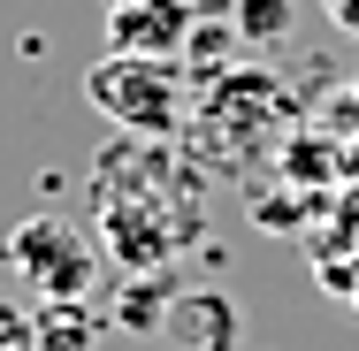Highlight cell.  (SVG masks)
Returning <instances> with one entry per match:
<instances>
[{"label":"cell","mask_w":359,"mask_h":351,"mask_svg":"<svg viewBox=\"0 0 359 351\" xmlns=\"http://www.w3.org/2000/svg\"><path fill=\"white\" fill-rule=\"evenodd\" d=\"M168 138H130L107 153V168L92 176V207H100V245L107 260H123L130 275H161L191 237H199V184L184 176Z\"/></svg>","instance_id":"obj_1"},{"label":"cell","mask_w":359,"mask_h":351,"mask_svg":"<svg viewBox=\"0 0 359 351\" xmlns=\"http://www.w3.org/2000/svg\"><path fill=\"white\" fill-rule=\"evenodd\" d=\"M84 99L123 138H176L191 115V76L184 62H153V54H100L84 69Z\"/></svg>","instance_id":"obj_2"},{"label":"cell","mask_w":359,"mask_h":351,"mask_svg":"<svg viewBox=\"0 0 359 351\" xmlns=\"http://www.w3.org/2000/svg\"><path fill=\"white\" fill-rule=\"evenodd\" d=\"M8 275L31 282L39 298H84L100 275V245L62 214H31L8 229Z\"/></svg>","instance_id":"obj_3"},{"label":"cell","mask_w":359,"mask_h":351,"mask_svg":"<svg viewBox=\"0 0 359 351\" xmlns=\"http://www.w3.org/2000/svg\"><path fill=\"white\" fill-rule=\"evenodd\" d=\"M191 23H199V0H107V54L176 62Z\"/></svg>","instance_id":"obj_4"},{"label":"cell","mask_w":359,"mask_h":351,"mask_svg":"<svg viewBox=\"0 0 359 351\" xmlns=\"http://www.w3.org/2000/svg\"><path fill=\"white\" fill-rule=\"evenodd\" d=\"M229 54H237V23H229V8H199V23H191V39H184V76L191 84H215L229 69Z\"/></svg>","instance_id":"obj_5"},{"label":"cell","mask_w":359,"mask_h":351,"mask_svg":"<svg viewBox=\"0 0 359 351\" xmlns=\"http://www.w3.org/2000/svg\"><path fill=\"white\" fill-rule=\"evenodd\" d=\"M31 336H39V351H92L100 321H92V305H84V298H39Z\"/></svg>","instance_id":"obj_6"},{"label":"cell","mask_w":359,"mask_h":351,"mask_svg":"<svg viewBox=\"0 0 359 351\" xmlns=\"http://www.w3.org/2000/svg\"><path fill=\"white\" fill-rule=\"evenodd\" d=\"M176 336H191L199 351H229L237 344V305H229L222 290H191V298L176 305Z\"/></svg>","instance_id":"obj_7"},{"label":"cell","mask_w":359,"mask_h":351,"mask_svg":"<svg viewBox=\"0 0 359 351\" xmlns=\"http://www.w3.org/2000/svg\"><path fill=\"white\" fill-rule=\"evenodd\" d=\"M229 23H237V46L252 54H268V46H283L290 31H298V0H229Z\"/></svg>","instance_id":"obj_8"},{"label":"cell","mask_w":359,"mask_h":351,"mask_svg":"<svg viewBox=\"0 0 359 351\" xmlns=\"http://www.w3.org/2000/svg\"><path fill=\"white\" fill-rule=\"evenodd\" d=\"M0 351H39V336H31V305H15L8 290H0Z\"/></svg>","instance_id":"obj_9"},{"label":"cell","mask_w":359,"mask_h":351,"mask_svg":"<svg viewBox=\"0 0 359 351\" xmlns=\"http://www.w3.org/2000/svg\"><path fill=\"white\" fill-rule=\"evenodd\" d=\"M329 15H337V23H352V31H359V0H329Z\"/></svg>","instance_id":"obj_10"}]
</instances>
